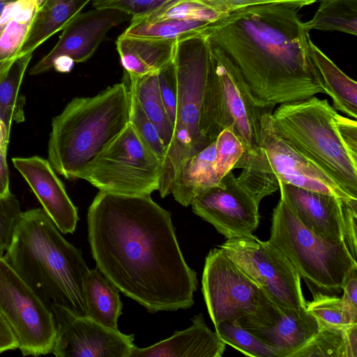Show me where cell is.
Instances as JSON below:
<instances>
[{"label": "cell", "mask_w": 357, "mask_h": 357, "mask_svg": "<svg viewBox=\"0 0 357 357\" xmlns=\"http://www.w3.org/2000/svg\"><path fill=\"white\" fill-rule=\"evenodd\" d=\"M87 225L97 268L124 295L150 313L194 304L196 272L184 259L171 213L150 195L99 191Z\"/></svg>", "instance_id": "cell-1"}, {"label": "cell", "mask_w": 357, "mask_h": 357, "mask_svg": "<svg viewBox=\"0 0 357 357\" xmlns=\"http://www.w3.org/2000/svg\"><path fill=\"white\" fill-rule=\"evenodd\" d=\"M298 10L281 3L248 6L220 19L207 32L263 101L280 105L324 93Z\"/></svg>", "instance_id": "cell-2"}, {"label": "cell", "mask_w": 357, "mask_h": 357, "mask_svg": "<svg viewBox=\"0 0 357 357\" xmlns=\"http://www.w3.org/2000/svg\"><path fill=\"white\" fill-rule=\"evenodd\" d=\"M275 106L259 99L238 68L211 43L200 131L212 142L223 129L232 127L244 148V154L236 166L243 169L237 179L257 199L273 194L275 189L266 174L260 145L262 117L273 112Z\"/></svg>", "instance_id": "cell-3"}, {"label": "cell", "mask_w": 357, "mask_h": 357, "mask_svg": "<svg viewBox=\"0 0 357 357\" xmlns=\"http://www.w3.org/2000/svg\"><path fill=\"white\" fill-rule=\"evenodd\" d=\"M6 251V262L49 308L58 305L86 316L84 280L89 269L43 208L21 213Z\"/></svg>", "instance_id": "cell-4"}, {"label": "cell", "mask_w": 357, "mask_h": 357, "mask_svg": "<svg viewBox=\"0 0 357 357\" xmlns=\"http://www.w3.org/2000/svg\"><path fill=\"white\" fill-rule=\"evenodd\" d=\"M130 92L125 82L92 97L75 98L52 122L48 161L67 179L77 175L128 124Z\"/></svg>", "instance_id": "cell-5"}, {"label": "cell", "mask_w": 357, "mask_h": 357, "mask_svg": "<svg viewBox=\"0 0 357 357\" xmlns=\"http://www.w3.org/2000/svg\"><path fill=\"white\" fill-rule=\"evenodd\" d=\"M337 112L326 99L314 96L280 104L271 119L278 135L357 199V155L340 137Z\"/></svg>", "instance_id": "cell-6"}, {"label": "cell", "mask_w": 357, "mask_h": 357, "mask_svg": "<svg viewBox=\"0 0 357 357\" xmlns=\"http://www.w3.org/2000/svg\"><path fill=\"white\" fill-rule=\"evenodd\" d=\"M268 242L278 248L312 293H339L357 262L344 241L332 240L310 229L280 198L273 209Z\"/></svg>", "instance_id": "cell-7"}, {"label": "cell", "mask_w": 357, "mask_h": 357, "mask_svg": "<svg viewBox=\"0 0 357 357\" xmlns=\"http://www.w3.org/2000/svg\"><path fill=\"white\" fill-rule=\"evenodd\" d=\"M202 293L214 326L227 321L247 328L271 326L281 312L266 294L230 259L213 248L205 259Z\"/></svg>", "instance_id": "cell-8"}, {"label": "cell", "mask_w": 357, "mask_h": 357, "mask_svg": "<svg viewBox=\"0 0 357 357\" xmlns=\"http://www.w3.org/2000/svg\"><path fill=\"white\" fill-rule=\"evenodd\" d=\"M161 160L126 127L77 175L100 191L146 195L158 190Z\"/></svg>", "instance_id": "cell-9"}, {"label": "cell", "mask_w": 357, "mask_h": 357, "mask_svg": "<svg viewBox=\"0 0 357 357\" xmlns=\"http://www.w3.org/2000/svg\"><path fill=\"white\" fill-rule=\"evenodd\" d=\"M211 57L207 35L176 43L175 68L177 107L174 132L168 146L178 152H199L211 142L199 128L202 101Z\"/></svg>", "instance_id": "cell-10"}, {"label": "cell", "mask_w": 357, "mask_h": 357, "mask_svg": "<svg viewBox=\"0 0 357 357\" xmlns=\"http://www.w3.org/2000/svg\"><path fill=\"white\" fill-rule=\"evenodd\" d=\"M220 247L280 312L306 307L300 275L268 241H262L251 234L227 238Z\"/></svg>", "instance_id": "cell-11"}, {"label": "cell", "mask_w": 357, "mask_h": 357, "mask_svg": "<svg viewBox=\"0 0 357 357\" xmlns=\"http://www.w3.org/2000/svg\"><path fill=\"white\" fill-rule=\"evenodd\" d=\"M0 315L24 356L52 353L56 328L50 309L0 257Z\"/></svg>", "instance_id": "cell-12"}, {"label": "cell", "mask_w": 357, "mask_h": 357, "mask_svg": "<svg viewBox=\"0 0 357 357\" xmlns=\"http://www.w3.org/2000/svg\"><path fill=\"white\" fill-rule=\"evenodd\" d=\"M56 335L52 354L57 357H130L134 335L106 327L87 316H77L52 305Z\"/></svg>", "instance_id": "cell-13"}, {"label": "cell", "mask_w": 357, "mask_h": 357, "mask_svg": "<svg viewBox=\"0 0 357 357\" xmlns=\"http://www.w3.org/2000/svg\"><path fill=\"white\" fill-rule=\"evenodd\" d=\"M272 113L265 114L262 117L260 143L271 181L278 186V181H281L310 191L357 199L276 134L271 123Z\"/></svg>", "instance_id": "cell-14"}, {"label": "cell", "mask_w": 357, "mask_h": 357, "mask_svg": "<svg viewBox=\"0 0 357 357\" xmlns=\"http://www.w3.org/2000/svg\"><path fill=\"white\" fill-rule=\"evenodd\" d=\"M221 181L194 199L193 213L227 238L252 234L259 222V203L232 172Z\"/></svg>", "instance_id": "cell-15"}, {"label": "cell", "mask_w": 357, "mask_h": 357, "mask_svg": "<svg viewBox=\"0 0 357 357\" xmlns=\"http://www.w3.org/2000/svg\"><path fill=\"white\" fill-rule=\"evenodd\" d=\"M132 17L113 9H98L79 13L63 28L59 40L52 50L29 70L36 75L52 68V63L59 56H66L82 63L88 60L114 26Z\"/></svg>", "instance_id": "cell-16"}, {"label": "cell", "mask_w": 357, "mask_h": 357, "mask_svg": "<svg viewBox=\"0 0 357 357\" xmlns=\"http://www.w3.org/2000/svg\"><path fill=\"white\" fill-rule=\"evenodd\" d=\"M12 161L58 229L63 234H73L79 220L77 208L48 160L34 155Z\"/></svg>", "instance_id": "cell-17"}, {"label": "cell", "mask_w": 357, "mask_h": 357, "mask_svg": "<svg viewBox=\"0 0 357 357\" xmlns=\"http://www.w3.org/2000/svg\"><path fill=\"white\" fill-rule=\"evenodd\" d=\"M280 198L310 229L332 240H343L345 209L353 200L278 181Z\"/></svg>", "instance_id": "cell-18"}, {"label": "cell", "mask_w": 357, "mask_h": 357, "mask_svg": "<svg viewBox=\"0 0 357 357\" xmlns=\"http://www.w3.org/2000/svg\"><path fill=\"white\" fill-rule=\"evenodd\" d=\"M191 321L189 328L167 339L146 348L134 347L130 357H221L226 344L207 326L203 314Z\"/></svg>", "instance_id": "cell-19"}, {"label": "cell", "mask_w": 357, "mask_h": 357, "mask_svg": "<svg viewBox=\"0 0 357 357\" xmlns=\"http://www.w3.org/2000/svg\"><path fill=\"white\" fill-rule=\"evenodd\" d=\"M175 39L130 36L122 33L116 40L121 63L129 76L159 72L174 59Z\"/></svg>", "instance_id": "cell-20"}, {"label": "cell", "mask_w": 357, "mask_h": 357, "mask_svg": "<svg viewBox=\"0 0 357 357\" xmlns=\"http://www.w3.org/2000/svg\"><path fill=\"white\" fill-rule=\"evenodd\" d=\"M319 327L318 319L305 307L281 312L271 326L248 329L275 349L280 357H292L314 337Z\"/></svg>", "instance_id": "cell-21"}, {"label": "cell", "mask_w": 357, "mask_h": 357, "mask_svg": "<svg viewBox=\"0 0 357 357\" xmlns=\"http://www.w3.org/2000/svg\"><path fill=\"white\" fill-rule=\"evenodd\" d=\"M40 6L38 0H17L0 14V77L20 57Z\"/></svg>", "instance_id": "cell-22"}, {"label": "cell", "mask_w": 357, "mask_h": 357, "mask_svg": "<svg viewBox=\"0 0 357 357\" xmlns=\"http://www.w3.org/2000/svg\"><path fill=\"white\" fill-rule=\"evenodd\" d=\"M215 158L214 140L183 162L172 190L176 202L185 207L189 206L197 196L222 184L215 170Z\"/></svg>", "instance_id": "cell-23"}, {"label": "cell", "mask_w": 357, "mask_h": 357, "mask_svg": "<svg viewBox=\"0 0 357 357\" xmlns=\"http://www.w3.org/2000/svg\"><path fill=\"white\" fill-rule=\"evenodd\" d=\"M308 51L322 83L324 93L333 100V107L347 116L357 117V83L344 73L310 38Z\"/></svg>", "instance_id": "cell-24"}, {"label": "cell", "mask_w": 357, "mask_h": 357, "mask_svg": "<svg viewBox=\"0 0 357 357\" xmlns=\"http://www.w3.org/2000/svg\"><path fill=\"white\" fill-rule=\"evenodd\" d=\"M119 289L96 267L84 280L86 316L112 329H117L122 303Z\"/></svg>", "instance_id": "cell-25"}, {"label": "cell", "mask_w": 357, "mask_h": 357, "mask_svg": "<svg viewBox=\"0 0 357 357\" xmlns=\"http://www.w3.org/2000/svg\"><path fill=\"white\" fill-rule=\"evenodd\" d=\"M91 0H45L39 7L20 56L33 54L43 43L64 26Z\"/></svg>", "instance_id": "cell-26"}, {"label": "cell", "mask_w": 357, "mask_h": 357, "mask_svg": "<svg viewBox=\"0 0 357 357\" xmlns=\"http://www.w3.org/2000/svg\"><path fill=\"white\" fill-rule=\"evenodd\" d=\"M314 356L357 357V324L346 327L320 324L314 337L292 356Z\"/></svg>", "instance_id": "cell-27"}, {"label": "cell", "mask_w": 357, "mask_h": 357, "mask_svg": "<svg viewBox=\"0 0 357 357\" xmlns=\"http://www.w3.org/2000/svg\"><path fill=\"white\" fill-rule=\"evenodd\" d=\"M129 90L149 120L155 126L165 148L174 132V126L162 102L158 86V73L135 77L128 75Z\"/></svg>", "instance_id": "cell-28"}, {"label": "cell", "mask_w": 357, "mask_h": 357, "mask_svg": "<svg viewBox=\"0 0 357 357\" xmlns=\"http://www.w3.org/2000/svg\"><path fill=\"white\" fill-rule=\"evenodd\" d=\"M32 54L17 59L0 77V119L10 132L13 121H24V98L19 96V91Z\"/></svg>", "instance_id": "cell-29"}, {"label": "cell", "mask_w": 357, "mask_h": 357, "mask_svg": "<svg viewBox=\"0 0 357 357\" xmlns=\"http://www.w3.org/2000/svg\"><path fill=\"white\" fill-rule=\"evenodd\" d=\"M307 32L311 30L340 31L357 34V0H319L314 16L303 22Z\"/></svg>", "instance_id": "cell-30"}, {"label": "cell", "mask_w": 357, "mask_h": 357, "mask_svg": "<svg viewBox=\"0 0 357 357\" xmlns=\"http://www.w3.org/2000/svg\"><path fill=\"white\" fill-rule=\"evenodd\" d=\"M215 23L174 19L149 22L132 18L130 25L123 33L130 36L179 40L189 37L206 35L208 29Z\"/></svg>", "instance_id": "cell-31"}, {"label": "cell", "mask_w": 357, "mask_h": 357, "mask_svg": "<svg viewBox=\"0 0 357 357\" xmlns=\"http://www.w3.org/2000/svg\"><path fill=\"white\" fill-rule=\"evenodd\" d=\"M226 15L206 0H168L154 10L134 18L149 22L174 19L213 24Z\"/></svg>", "instance_id": "cell-32"}, {"label": "cell", "mask_w": 357, "mask_h": 357, "mask_svg": "<svg viewBox=\"0 0 357 357\" xmlns=\"http://www.w3.org/2000/svg\"><path fill=\"white\" fill-rule=\"evenodd\" d=\"M215 332L227 344L248 356L280 357L278 352L237 324L222 321L215 325Z\"/></svg>", "instance_id": "cell-33"}, {"label": "cell", "mask_w": 357, "mask_h": 357, "mask_svg": "<svg viewBox=\"0 0 357 357\" xmlns=\"http://www.w3.org/2000/svg\"><path fill=\"white\" fill-rule=\"evenodd\" d=\"M313 296V300L306 303V309L320 324L335 327L357 324V313L346 305L342 297L321 292H316Z\"/></svg>", "instance_id": "cell-34"}, {"label": "cell", "mask_w": 357, "mask_h": 357, "mask_svg": "<svg viewBox=\"0 0 357 357\" xmlns=\"http://www.w3.org/2000/svg\"><path fill=\"white\" fill-rule=\"evenodd\" d=\"M215 170L221 181L236 166L244 154V148L232 127L223 129L215 139Z\"/></svg>", "instance_id": "cell-35"}, {"label": "cell", "mask_w": 357, "mask_h": 357, "mask_svg": "<svg viewBox=\"0 0 357 357\" xmlns=\"http://www.w3.org/2000/svg\"><path fill=\"white\" fill-rule=\"evenodd\" d=\"M129 92V123L132 126L142 142L162 161L165 152V146L160 137L159 133L155 126L143 111L134 95L130 90Z\"/></svg>", "instance_id": "cell-36"}, {"label": "cell", "mask_w": 357, "mask_h": 357, "mask_svg": "<svg viewBox=\"0 0 357 357\" xmlns=\"http://www.w3.org/2000/svg\"><path fill=\"white\" fill-rule=\"evenodd\" d=\"M21 213L20 203L13 194L0 198V248L3 251L8 248L12 241Z\"/></svg>", "instance_id": "cell-37"}, {"label": "cell", "mask_w": 357, "mask_h": 357, "mask_svg": "<svg viewBox=\"0 0 357 357\" xmlns=\"http://www.w3.org/2000/svg\"><path fill=\"white\" fill-rule=\"evenodd\" d=\"M168 0H91L98 9H113L123 12L132 18L144 15Z\"/></svg>", "instance_id": "cell-38"}, {"label": "cell", "mask_w": 357, "mask_h": 357, "mask_svg": "<svg viewBox=\"0 0 357 357\" xmlns=\"http://www.w3.org/2000/svg\"><path fill=\"white\" fill-rule=\"evenodd\" d=\"M158 81L162 102L174 126L176 116L177 93L173 61L158 72Z\"/></svg>", "instance_id": "cell-39"}, {"label": "cell", "mask_w": 357, "mask_h": 357, "mask_svg": "<svg viewBox=\"0 0 357 357\" xmlns=\"http://www.w3.org/2000/svg\"><path fill=\"white\" fill-rule=\"evenodd\" d=\"M218 11L229 14L236 10L256 5L281 3L295 6L299 9L311 5L317 0H206Z\"/></svg>", "instance_id": "cell-40"}, {"label": "cell", "mask_w": 357, "mask_h": 357, "mask_svg": "<svg viewBox=\"0 0 357 357\" xmlns=\"http://www.w3.org/2000/svg\"><path fill=\"white\" fill-rule=\"evenodd\" d=\"M357 200H353L347 205L343 220V240L349 252L356 260L357 251Z\"/></svg>", "instance_id": "cell-41"}, {"label": "cell", "mask_w": 357, "mask_h": 357, "mask_svg": "<svg viewBox=\"0 0 357 357\" xmlns=\"http://www.w3.org/2000/svg\"><path fill=\"white\" fill-rule=\"evenodd\" d=\"M336 123L340 137L347 148L354 155H357V123L339 114L335 116Z\"/></svg>", "instance_id": "cell-42"}, {"label": "cell", "mask_w": 357, "mask_h": 357, "mask_svg": "<svg viewBox=\"0 0 357 357\" xmlns=\"http://www.w3.org/2000/svg\"><path fill=\"white\" fill-rule=\"evenodd\" d=\"M357 270L354 271L347 279L342 287V297L346 305L355 313H357Z\"/></svg>", "instance_id": "cell-43"}, {"label": "cell", "mask_w": 357, "mask_h": 357, "mask_svg": "<svg viewBox=\"0 0 357 357\" xmlns=\"http://www.w3.org/2000/svg\"><path fill=\"white\" fill-rule=\"evenodd\" d=\"M17 347L18 344L13 333L0 315V354Z\"/></svg>", "instance_id": "cell-44"}, {"label": "cell", "mask_w": 357, "mask_h": 357, "mask_svg": "<svg viewBox=\"0 0 357 357\" xmlns=\"http://www.w3.org/2000/svg\"><path fill=\"white\" fill-rule=\"evenodd\" d=\"M7 151L0 150V198L12 195L10 190L9 171L6 160Z\"/></svg>", "instance_id": "cell-45"}, {"label": "cell", "mask_w": 357, "mask_h": 357, "mask_svg": "<svg viewBox=\"0 0 357 357\" xmlns=\"http://www.w3.org/2000/svg\"><path fill=\"white\" fill-rule=\"evenodd\" d=\"M74 61L66 56H59L52 63V68L59 73H69L74 66Z\"/></svg>", "instance_id": "cell-46"}, {"label": "cell", "mask_w": 357, "mask_h": 357, "mask_svg": "<svg viewBox=\"0 0 357 357\" xmlns=\"http://www.w3.org/2000/svg\"><path fill=\"white\" fill-rule=\"evenodd\" d=\"M10 132L0 119V150L7 151Z\"/></svg>", "instance_id": "cell-47"}, {"label": "cell", "mask_w": 357, "mask_h": 357, "mask_svg": "<svg viewBox=\"0 0 357 357\" xmlns=\"http://www.w3.org/2000/svg\"><path fill=\"white\" fill-rule=\"evenodd\" d=\"M16 1L17 0H0V14L7 5Z\"/></svg>", "instance_id": "cell-48"}, {"label": "cell", "mask_w": 357, "mask_h": 357, "mask_svg": "<svg viewBox=\"0 0 357 357\" xmlns=\"http://www.w3.org/2000/svg\"><path fill=\"white\" fill-rule=\"evenodd\" d=\"M3 251L0 248V257L3 256Z\"/></svg>", "instance_id": "cell-49"}, {"label": "cell", "mask_w": 357, "mask_h": 357, "mask_svg": "<svg viewBox=\"0 0 357 357\" xmlns=\"http://www.w3.org/2000/svg\"><path fill=\"white\" fill-rule=\"evenodd\" d=\"M38 1H39V3L41 6L43 4V3L45 1V0H38Z\"/></svg>", "instance_id": "cell-50"}]
</instances>
